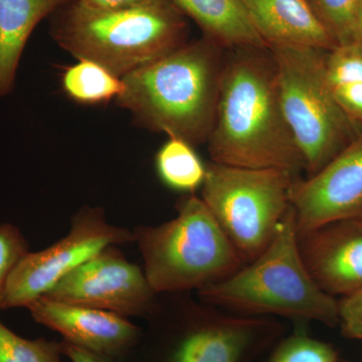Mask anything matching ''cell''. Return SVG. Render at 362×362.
Instances as JSON below:
<instances>
[{"label":"cell","instance_id":"28","mask_svg":"<svg viewBox=\"0 0 362 362\" xmlns=\"http://www.w3.org/2000/svg\"><path fill=\"white\" fill-rule=\"evenodd\" d=\"M356 40L362 44V0L357 4L356 16Z\"/></svg>","mask_w":362,"mask_h":362},{"label":"cell","instance_id":"10","mask_svg":"<svg viewBox=\"0 0 362 362\" xmlns=\"http://www.w3.org/2000/svg\"><path fill=\"white\" fill-rule=\"evenodd\" d=\"M290 204L298 233L362 218V134L313 175L293 181Z\"/></svg>","mask_w":362,"mask_h":362},{"label":"cell","instance_id":"2","mask_svg":"<svg viewBox=\"0 0 362 362\" xmlns=\"http://www.w3.org/2000/svg\"><path fill=\"white\" fill-rule=\"evenodd\" d=\"M220 45L202 37L122 77L116 104L147 129L195 146L213 129L223 59Z\"/></svg>","mask_w":362,"mask_h":362},{"label":"cell","instance_id":"24","mask_svg":"<svg viewBox=\"0 0 362 362\" xmlns=\"http://www.w3.org/2000/svg\"><path fill=\"white\" fill-rule=\"evenodd\" d=\"M338 325L345 337L362 340V289L338 299Z\"/></svg>","mask_w":362,"mask_h":362},{"label":"cell","instance_id":"18","mask_svg":"<svg viewBox=\"0 0 362 362\" xmlns=\"http://www.w3.org/2000/svg\"><path fill=\"white\" fill-rule=\"evenodd\" d=\"M156 165L162 182L177 192L192 194L206 178V168L194 146L180 138L169 137L162 145Z\"/></svg>","mask_w":362,"mask_h":362},{"label":"cell","instance_id":"15","mask_svg":"<svg viewBox=\"0 0 362 362\" xmlns=\"http://www.w3.org/2000/svg\"><path fill=\"white\" fill-rule=\"evenodd\" d=\"M70 0H0V98L13 92L26 42L40 21Z\"/></svg>","mask_w":362,"mask_h":362},{"label":"cell","instance_id":"3","mask_svg":"<svg viewBox=\"0 0 362 362\" xmlns=\"http://www.w3.org/2000/svg\"><path fill=\"white\" fill-rule=\"evenodd\" d=\"M49 33L66 52L122 78L187 42V18L168 0L101 9L70 0L49 16Z\"/></svg>","mask_w":362,"mask_h":362},{"label":"cell","instance_id":"21","mask_svg":"<svg viewBox=\"0 0 362 362\" xmlns=\"http://www.w3.org/2000/svg\"><path fill=\"white\" fill-rule=\"evenodd\" d=\"M337 350L328 343L297 332L276 347L268 362H337Z\"/></svg>","mask_w":362,"mask_h":362},{"label":"cell","instance_id":"16","mask_svg":"<svg viewBox=\"0 0 362 362\" xmlns=\"http://www.w3.org/2000/svg\"><path fill=\"white\" fill-rule=\"evenodd\" d=\"M199 26L204 37L223 49H268L240 0H168Z\"/></svg>","mask_w":362,"mask_h":362},{"label":"cell","instance_id":"25","mask_svg":"<svg viewBox=\"0 0 362 362\" xmlns=\"http://www.w3.org/2000/svg\"><path fill=\"white\" fill-rule=\"evenodd\" d=\"M331 88L335 99L345 114L354 122H362V83Z\"/></svg>","mask_w":362,"mask_h":362},{"label":"cell","instance_id":"26","mask_svg":"<svg viewBox=\"0 0 362 362\" xmlns=\"http://www.w3.org/2000/svg\"><path fill=\"white\" fill-rule=\"evenodd\" d=\"M59 343H61L62 354L71 362H114L110 357L76 346L71 343L66 341Z\"/></svg>","mask_w":362,"mask_h":362},{"label":"cell","instance_id":"9","mask_svg":"<svg viewBox=\"0 0 362 362\" xmlns=\"http://www.w3.org/2000/svg\"><path fill=\"white\" fill-rule=\"evenodd\" d=\"M156 294L144 271L111 246L62 279L42 297L127 316L148 310Z\"/></svg>","mask_w":362,"mask_h":362},{"label":"cell","instance_id":"8","mask_svg":"<svg viewBox=\"0 0 362 362\" xmlns=\"http://www.w3.org/2000/svg\"><path fill=\"white\" fill-rule=\"evenodd\" d=\"M134 240V233L110 225L101 209H83L64 239L44 251L26 252L16 264L7 280L0 308L28 307L106 247Z\"/></svg>","mask_w":362,"mask_h":362},{"label":"cell","instance_id":"19","mask_svg":"<svg viewBox=\"0 0 362 362\" xmlns=\"http://www.w3.org/2000/svg\"><path fill=\"white\" fill-rule=\"evenodd\" d=\"M337 45L356 42V16L359 0H306Z\"/></svg>","mask_w":362,"mask_h":362},{"label":"cell","instance_id":"13","mask_svg":"<svg viewBox=\"0 0 362 362\" xmlns=\"http://www.w3.org/2000/svg\"><path fill=\"white\" fill-rule=\"evenodd\" d=\"M35 321L57 331L76 346L102 356H123L135 344L139 330L113 312L40 297L28 305Z\"/></svg>","mask_w":362,"mask_h":362},{"label":"cell","instance_id":"17","mask_svg":"<svg viewBox=\"0 0 362 362\" xmlns=\"http://www.w3.org/2000/svg\"><path fill=\"white\" fill-rule=\"evenodd\" d=\"M62 85L73 101L82 105L116 101L123 90L122 78L89 59H78L75 65L66 68Z\"/></svg>","mask_w":362,"mask_h":362},{"label":"cell","instance_id":"5","mask_svg":"<svg viewBox=\"0 0 362 362\" xmlns=\"http://www.w3.org/2000/svg\"><path fill=\"white\" fill-rule=\"evenodd\" d=\"M177 209L173 220L134 232L154 292L202 290L247 265L201 197L187 195Z\"/></svg>","mask_w":362,"mask_h":362},{"label":"cell","instance_id":"11","mask_svg":"<svg viewBox=\"0 0 362 362\" xmlns=\"http://www.w3.org/2000/svg\"><path fill=\"white\" fill-rule=\"evenodd\" d=\"M190 314L164 362H245L280 330L271 317L228 315L209 308Z\"/></svg>","mask_w":362,"mask_h":362},{"label":"cell","instance_id":"14","mask_svg":"<svg viewBox=\"0 0 362 362\" xmlns=\"http://www.w3.org/2000/svg\"><path fill=\"white\" fill-rule=\"evenodd\" d=\"M259 37L270 47L330 52L337 42L306 0H240Z\"/></svg>","mask_w":362,"mask_h":362},{"label":"cell","instance_id":"6","mask_svg":"<svg viewBox=\"0 0 362 362\" xmlns=\"http://www.w3.org/2000/svg\"><path fill=\"white\" fill-rule=\"evenodd\" d=\"M268 49L286 122L306 176L313 175L356 139V122L342 110L326 78L327 52L301 47Z\"/></svg>","mask_w":362,"mask_h":362},{"label":"cell","instance_id":"7","mask_svg":"<svg viewBox=\"0 0 362 362\" xmlns=\"http://www.w3.org/2000/svg\"><path fill=\"white\" fill-rule=\"evenodd\" d=\"M278 168H246L211 162L201 199L246 263L259 256L275 237L291 207L296 180Z\"/></svg>","mask_w":362,"mask_h":362},{"label":"cell","instance_id":"12","mask_svg":"<svg viewBox=\"0 0 362 362\" xmlns=\"http://www.w3.org/2000/svg\"><path fill=\"white\" fill-rule=\"evenodd\" d=\"M297 235L305 266L324 292L342 298L362 289V218Z\"/></svg>","mask_w":362,"mask_h":362},{"label":"cell","instance_id":"4","mask_svg":"<svg viewBox=\"0 0 362 362\" xmlns=\"http://www.w3.org/2000/svg\"><path fill=\"white\" fill-rule=\"evenodd\" d=\"M199 291L204 303L238 315L338 324L337 298L319 287L300 254L292 206L265 251L230 277Z\"/></svg>","mask_w":362,"mask_h":362},{"label":"cell","instance_id":"20","mask_svg":"<svg viewBox=\"0 0 362 362\" xmlns=\"http://www.w3.org/2000/svg\"><path fill=\"white\" fill-rule=\"evenodd\" d=\"M61 343L21 338L0 322V362H63Z\"/></svg>","mask_w":362,"mask_h":362},{"label":"cell","instance_id":"27","mask_svg":"<svg viewBox=\"0 0 362 362\" xmlns=\"http://www.w3.org/2000/svg\"><path fill=\"white\" fill-rule=\"evenodd\" d=\"M88 6L101 9L125 8L140 4L143 0H82Z\"/></svg>","mask_w":362,"mask_h":362},{"label":"cell","instance_id":"1","mask_svg":"<svg viewBox=\"0 0 362 362\" xmlns=\"http://www.w3.org/2000/svg\"><path fill=\"white\" fill-rule=\"evenodd\" d=\"M228 51L206 142L211 160L238 168L283 169L300 177L304 162L283 114L270 51Z\"/></svg>","mask_w":362,"mask_h":362},{"label":"cell","instance_id":"22","mask_svg":"<svg viewBox=\"0 0 362 362\" xmlns=\"http://www.w3.org/2000/svg\"><path fill=\"white\" fill-rule=\"evenodd\" d=\"M325 73L331 87L362 83V44L337 45L325 54Z\"/></svg>","mask_w":362,"mask_h":362},{"label":"cell","instance_id":"23","mask_svg":"<svg viewBox=\"0 0 362 362\" xmlns=\"http://www.w3.org/2000/svg\"><path fill=\"white\" fill-rule=\"evenodd\" d=\"M28 252L20 230L11 225L0 226V304L9 275Z\"/></svg>","mask_w":362,"mask_h":362}]
</instances>
